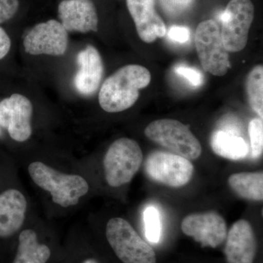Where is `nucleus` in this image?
Segmentation results:
<instances>
[{"mask_svg":"<svg viewBox=\"0 0 263 263\" xmlns=\"http://www.w3.org/2000/svg\"><path fill=\"white\" fill-rule=\"evenodd\" d=\"M150 81L151 73L146 67L138 65L124 66L102 85L99 93L100 106L108 113L127 110L138 100L140 89L146 88Z\"/></svg>","mask_w":263,"mask_h":263,"instance_id":"nucleus-1","label":"nucleus"},{"mask_svg":"<svg viewBox=\"0 0 263 263\" xmlns=\"http://www.w3.org/2000/svg\"><path fill=\"white\" fill-rule=\"evenodd\" d=\"M28 171L33 181L51 194L53 202L60 206L76 205L81 197L89 192V184L84 178L59 172L43 162H32L29 165Z\"/></svg>","mask_w":263,"mask_h":263,"instance_id":"nucleus-2","label":"nucleus"},{"mask_svg":"<svg viewBox=\"0 0 263 263\" xmlns=\"http://www.w3.org/2000/svg\"><path fill=\"white\" fill-rule=\"evenodd\" d=\"M106 238L109 245L122 262H157L153 248L122 218H112L108 221L106 226Z\"/></svg>","mask_w":263,"mask_h":263,"instance_id":"nucleus-3","label":"nucleus"},{"mask_svg":"<svg viewBox=\"0 0 263 263\" xmlns=\"http://www.w3.org/2000/svg\"><path fill=\"white\" fill-rule=\"evenodd\" d=\"M143 152L134 140L123 138L109 147L103 166L107 183L113 187L129 183L141 167Z\"/></svg>","mask_w":263,"mask_h":263,"instance_id":"nucleus-4","label":"nucleus"},{"mask_svg":"<svg viewBox=\"0 0 263 263\" xmlns=\"http://www.w3.org/2000/svg\"><path fill=\"white\" fill-rule=\"evenodd\" d=\"M147 138L187 160H195L202 153L200 142L188 127L174 119H159L147 126Z\"/></svg>","mask_w":263,"mask_h":263,"instance_id":"nucleus-5","label":"nucleus"},{"mask_svg":"<svg viewBox=\"0 0 263 263\" xmlns=\"http://www.w3.org/2000/svg\"><path fill=\"white\" fill-rule=\"evenodd\" d=\"M195 46L204 70L214 76L226 75L230 67L229 55L215 21H204L198 24L195 32Z\"/></svg>","mask_w":263,"mask_h":263,"instance_id":"nucleus-6","label":"nucleus"},{"mask_svg":"<svg viewBox=\"0 0 263 263\" xmlns=\"http://www.w3.org/2000/svg\"><path fill=\"white\" fill-rule=\"evenodd\" d=\"M254 16L251 0H230L219 17L222 24L221 39L227 51L238 52L245 48Z\"/></svg>","mask_w":263,"mask_h":263,"instance_id":"nucleus-7","label":"nucleus"},{"mask_svg":"<svg viewBox=\"0 0 263 263\" xmlns=\"http://www.w3.org/2000/svg\"><path fill=\"white\" fill-rule=\"evenodd\" d=\"M145 169L151 179L171 187H181L190 182L194 166L181 156L155 152L148 155Z\"/></svg>","mask_w":263,"mask_h":263,"instance_id":"nucleus-8","label":"nucleus"},{"mask_svg":"<svg viewBox=\"0 0 263 263\" xmlns=\"http://www.w3.org/2000/svg\"><path fill=\"white\" fill-rule=\"evenodd\" d=\"M68 46V34L62 24L56 20L38 24L24 40L27 53L32 55L61 56Z\"/></svg>","mask_w":263,"mask_h":263,"instance_id":"nucleus-9","label":"nucleus"},{"mask_svg":"<svg viewBox=\"0 0 263 263\" xmlns=\"http://www.w3.org/2000/svg\"><path fill=\"white\" fill-rule=\"evenodd\" d=\"M32 103L23 95L13 94L0 103V126L15 141H26L32 135Z\"/></svg>","mask_w":263,"mask_h":263,"instance_id":"nucleus-10","label":"nucleus"},{"mask_svg":"<svg viewBox=\"0 0 263 263\" xmlns=\"http://www.w3.org/2000/svg\"><path fill=\"white\" fill-rule=\"evenodd\" d=\"M181 230L185 235L193 237L202 247L216 248L226 239L227 226L222 216L216 212L190 214L183 219Z\"/></svg>","mask_w":263,"mask_h":263,"instance_id":"nucleus-11","label":"nucleus"},{"mask_svg":"<svg viewBox=\"0 0 263 263\" xmlns=\"http://www.w3.org/2000/svg\"><path fill=\"white\" fill-rule=\"evenodd\" d=\"M59 17L67 32H96L98 16L89 0H63L59 5Z\"/></svg>","mask_w":263,"mask_h":263,"instance_id":"nucleus-12","label":"nucleus"},{"mask_svg":"<svg viewBox=\"0 0 263 263\" xmlns=\"http://www.w3.org/2000/svg\"><path fill=\"white\" fill-rule=\"evenodd\" d=\"M137 32L143 42H155L157 38L165 36V24L156 12L155 0H127Z\"/></svg>","mask_w":263,"mask_h":263,"instance_id":"nucleus-13","label":"nucleus"},{"mask_svg":"<svg viewBox=\"0 0 263 263\" xmlns=\"http://www.w3.org/2000/svg\"><path fill=\"white\" fill-rule=\"evenodd\" d=\"M224 254L228 263H253L256 240L250 223L245 219L235 221L227 234Z\"/></svg>","mask_w":263,"mask_h":263,"instance_id":"nucleus-14","label":"nucleus"},{"mask_svg":"<svg viewBox=\"0 0 263 263\" xmlns=\"http://www.w3.org/2000/svg\"><path fill=\"white\" fill-rule=\"evenodd\" d=\"M79 70L74 78L76 90L84 96H91L98 91L103 79V63L98 50L88 46L77 56Z\"/></svg>","mask_w":263,"mask_h":263,"instance_id":"nucleus-15","label":"nucleus"},{"mask_svg":"<svg viewBox=\"0 0 263 263\" xmlns=\"http://www.w3.org/2000/svg\"><path fill=\"white\" fill-rule=\"evenodd\" d=\"M27 202L18 190L10 189L0 195V238L14 235L23 226Z\"/></svg>","mask_w":263,"mask_h":263,"instance_id":"nucleus-16","label":"nucleus"},{"mask_svg":"<svg viewBox=\"0 0 263 263\" xmlns=\"http://www.w3.org/2000/svg\"><path fill=\"white\" fill-rule=\"evenodd\" d=\"M51 257V250L38 242L33 230H24L18 238V247L13 263H46Z\"/></svg>","mask_w":263,"mask_h":263,"instance_id":"nucleus-17","label":"nucleus"},{"mask_svg":"<svg viewBox=\"0 0 263 263\" xmlns=\"http://www.w3.org/2000/svg\"><path fill=\"white\" fill-rule=\"evenodd\" d=\"M211 146L216 155L228 160H243L249 154L248 145L243 138L224 131L213 133Z\"/></svg>","mask_w":263,"mask_h":263,"instance_id":"nucleus-18","label":"nucleus"},{"mask_svg":"<svg viewBox=\"0 0 263 263\" xmlns=\"http://www.w3.org/2000/svg\"><path fill=\"white\" fill-rule=\"evenodd\" d=\"M230 188L247 200H263L262 172H245L231 175L228 179Z\"/></svg>","mask_w":263,"mask_h":263,"instance_id":"nucleus-19","label":"nucleus"},{"mask_svg":"<svg viewBox=\"0 0 263 263\" xmlns=\"http://www.w3.org/2000/svg\"><path fill=\"white\" fill-rule=\"evenodd\" d=\"M247 95L251 108L259 116L263 118V67L256 66L249 72L247 81Z\"/></svg>","mask_w":263,"mask_h":263,"instance_id":"nucleus-20","label":"nucleus"},{"mask_svg":"<svg viewBox=\"0 0 263 263\" xmlns=\"http://www.w3.org/2000/svg\"><path fill=\"white\" fill-rule=\"evenodd\" d=\"M143 220L147 240L152 243H159L162 235L160 212L155 207H148L143 214Z\"/></svg>","mask_w":263,"mask_h":263,"instance_id":"nucleus-21","label":"nucleus"},{"mask_svg":"<svg viewBox=\"0 0 263 263\" xmlns=\"http://www.w3.org/2000/svg\"><path fill=\"white\" fill-rule=\"evenodd\" d=\"M249 138L252 146V157L258 158L263 150V122L260 118L254 119L249 125Z\"/></svg>","mask_w":263,"mask_h":263,"instance_id":"nucleus-22","label":"nucleus"},{"mask_svg":"<svg viewBox=\"0 0 263 263\" xmlns=\"http://www.w3.org/2000/svg\"><path fill=\"white\" fill-rule=\"evenodd\" d=\"M160 2L166 14L177 16L190 10L195 0H160Z\"/></svg>","mask_w":263,"mask_h":263,"instance_id":"nucleus-23","label":"nucleus"},{"mask_svg":"<svg viewBox=\"0 0 263 263\" xmlns=\"http://www.w3.org/2000/svg\"><path fill=\"white\" fill-rule=\"evenodd\" d=\"M174 71L177 75L186 79L193 87H200L203 83L202 74L197 69L179 65L175 67Z\"/></svg>","mask_w":263,"mask_h":263,"instance_id":"nucleus-24","label":"nucleus"},{"mask_svg":"<svg viewBox=\"0 0 263 263\" xmlns=\"http://www.w3.org/2000/svg\"><path fill=\"white\" fill-rule=\"evenodd\" d=\"M18 5V0H0V24L13 18Z\"/></svg>","mask_w":263,"mask_h":263,"instance_id":"nucleus-25","label":"nucleus"},{"mask_svg":"<svg viewBox=\"0 0 263 263\" xmlns=\"http://www.w3.org/2000/svg\"><path fill=\"white\" fill-rule=\"evenodd\" d=\"M167 36L171 41L179 43L188 42L190 38V29L181 26H173L167 32Z\"/></svg>","mask_w":263,"mask_h":263,"instance_id":"nucleus-26","label":"nucleus"},{"mask_svg":"<svg viewBox=\"0 0 263 263\" xmlns=\"http://www.w3.org/2000/svg\"><path fill=\"white\" fill-rule=\"evenodd\" d=\"M219 130L239 136L241 128H240V122H238L236 118L228 117L223 119L221 123V129Z\"/></svg>","mask_w":263,"mask_h":263,"instance_id":"nucleus-27","label":"nucleus"},{"mask_svg":"<svg viewBox=\"0 0 263 263\" xmlns=\"http://www.w3.org/2000/svg\"><path fill=\"white\" fill-rule=\"evenodd\" d=\"M11 41L6 32L0 27V60L4 58L10 49Z\"/></svg>","mask_w":263,"mask_h":263,"instance_id":"nucleus-28","label":"nucleus"},{"mask_svg":"<svg viewBox=\"0 0 263 263\" xmlns=\"http://www.w3.org/2000/svg\"><path fill=\"white\" fill-rule=\"evenodd\" d=\"M82 263H98V261L95 260V259H87Z\"/></svg>","mask_w":263,"mask_h":263,"instance_id":"nucleus-29","label":"nucleus"}]
</instances>
